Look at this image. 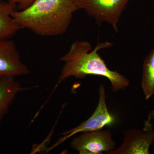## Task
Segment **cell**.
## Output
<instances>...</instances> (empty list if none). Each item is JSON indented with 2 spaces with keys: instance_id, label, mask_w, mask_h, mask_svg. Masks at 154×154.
I'll return each mask as SVG.
<instances>
[{
  "instance_id": "obj_1",
  "label": "cell",
  "mask_w": 154,
  "mask_h": 154,
  "mask_svg": "<svg viewBox=\"0 0 154 154\" xmlns=\"http://www.w3.org/2000/svg\"><path fill=\"white\" fill-rule=\"evenodd\" d=\"M110 42H99L92 50L90 42L76 40L72 43L67 52L60 59L64 63L58 84L70 77L83 79L88 75L99 76L110 81L113 92L123 90L129 85V80L124 75L107 67L98 51L113 46Z\"/></svg>"
},
{
  "instance_id": "obj_11",
  "label": "cell",
  "mask_w": 154,
  "mask_h": 154,
  "mask_svg": "<svg viewBox=\"0 0 154 154\" xmlns=\"http://www.w3.org/2000/svg\"><path fill=\"white\" fill-rule=\"evenodd\" d=\"M35 0H8V2L16 6L18 11L28 8Z\"/></svg>"
},
{
  "instance_id": "obj_7",
  "label": "cell",
  "mask_w": 154,
  "mask_h": 154,
  "mask_svg": "<svg viewBox=\"0 0 154 154\" xmlns=\"http://www.w3.org/2000/svg\"><path fill=\"white\" fill-rule=\"evenodd\" d=\"M30 70L22 62L17 45L13 40L0 39V77L28 75Z\"/></svg>"
},
{
  "instance_id": "obj_5",
  "label": "cell",
  "mask_w": 154,
  "mask_h": 154,
  "mask_svg": "<svg viewBox=\"0 0 154 154\" xmlns=\"http://www.w3.org/2000/svg\"><path fill=\"white\" fill-rule=\"evenodd\" d=\"M154 111L145 122L142 129L127 130L123 133V142L118 148L107 154H149L151 146L154 145V129L151 121Z\"/></svg>"
},
{
  "instance_id": "obj_10",
  "label": "cell",
  "mask_w": 154,
  "mask_h": 154,
  "mask_svg": "<svg viewBox=\"0 0 154 154\" xmlns=\"http://www.w3.org/2000/svg\"><path fill=\"white\" fill-rule=\"evenodd\" d=\"M141 87L146 100L154 95V48L144 60Z\"/></svg>"
},
{
  "instance_id": "obj_2",
  "label": "cell",
  "mask_w": 154,
  "mask_h": 154,
  "mask_svg": "<svg viewBox=\"0 0 154 154\" xmlns=\"http://www.w3.org/2000/svg\"><path fill=\"white\" fill-rule=\"evenodd\" d=\"M77 0H35L28 8L16 10L12 16L22 28L39 36L63 35L74 14L79 10Z\"/></svg>"
},
{
  "instance_id": "obj_8",
  "label": "cell",
  "mask_w": 154,
  "mask_h": 154,
  "mask_svg": "<svg viewBox=\"0 0 154 154\" xmlns=\"http://www.w3.org/2000/svg\"><path fill=\"white\" fill-rule=\"evenodd\" d=\"M31 88L22 87L14 77L0 79V120L5 115L17 94Z\"/></svg>"
},
{
  "instance_id": "obj_9",
  "label": "cell",
  "mask_w": 154,
  "mask_h": 154,
  "mask_svg": "<svg viewBox=\"0 0 154 154\" xmlns=\"http://www.w3.org/2000/svg\"><path fill=\"white\" fill-rule=\"evenodd\" d=\"M16 10L13 4L0 1V39H9L21 29L12 16Z\"/></svg>"
},
{
  "instance_id": "obj_3",
  "label": "cell",
  "mask_w": 154,
  "mask_h": 154,
  "mask_svg": "<svg viewBox=\"0 0 154 154\" xmlns=\"http://www.w3.org/2000/svg\"><path fill=\"white\" fill-rule=\"evenodd\" d=\"M130 0H77L79 10H84L100 26L107 22L118 31V25Z\"/></svg>"
},
{
  "instance_id": "obj_12",
  "label": "cell",
  "mask_w": 154,
  "mask_h": 154,
  "mask_svg": "<svg viewBox=\"0 0 154 154\" xmlns=\"http://www.w3.org/2000/svg\"><path fill=\"white\" fill-rule=\"evenodd\" d=\"M2 78V77H0V79H1V78Z\"/></svg>"
},
{
  "instance_id": "obj_4",
  "label": "cell",
  "mask_w": 154,
  "mask_h": 154,
  "mask_svg": "<svg viewBox=\"0 0 154 154\" xmlns=\"http://www.w3.org/2000/svg\"><path fill=\"white\" fill-rule=\"evenodd\" d=\"M106 99L105 87L101 85L99 88V102L94 113L88 119L78 126L63 132L61 134V137L48 149V151H50L56 147L79 133L101 130L105 126L114 124L116 122L115 117L108 111Z\"/></svg>"
},
{
  "instance_id": "obj_6",
  "label": "cell",
  "mask_w": 154,
  "mask_h": 154,
  "mask_svg": "<svg viewBox=\"0 0 154 154\" xmlns=\"http://www.w3.org/2000/svg\"><path fill=\"white\" fill-rule=\"evenodd\" d=\"M70 146L80 154H107L116 149L109 130L83 132L72 140Z\"/></svg>"
}]
</instances>
